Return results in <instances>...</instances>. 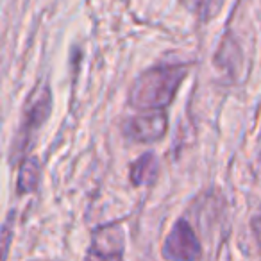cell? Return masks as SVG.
<instances>
[{
    "label": "cell",
    "instance_id": "1",
    "mask_svg": "<svg viewBox=\"0 0 261 261\" xmlns=\"http://www.w3.org/2000/svg\"><path fill=\"white\" fill-rule=\"evenodd\" d=\"M188 75L186 65H158L145 70L133 83L129 104L136 109H163L174 100L179 86Z\"/></svg>",
    "mask_w": 261,
    "mask_h": 261
},
{
    "label": "cell",
    "instance_id": "2",
    "mask_svg": "<svg viewBox=\"0 0 261 261\" xmlns=\"http://www.w3.org/2000/svg\"><path fill=\"white\" fill-rule=\"evenodd\" d=\"M52 108V95L48 84L41 83L40 86L34 88V91L29 95L25 102V108L22 113V122H20L18 136L13 143V154L20 156L31 147L33 140L36 138V133L43 127L45 120L50 115Z\"/></svg>",
    "mask_w": 261,
    "mask_h": 261
},
{
    "label": "cell",
    "instance_id": "3",
    "mask_svg": "<svg viewBox=\"0 0 261 261\" xmlns=\"http://www.w3.org/2000/svg\"><path fill=\"white\" fill-rule=\"evenodd\" d=\"M163 256L168 261H200L202 247L186 218H179L163 243Z\"/></svg>",
    "mask_w": 261,
    "mask_h": 261
},
{
    "label": "cell",
    "instance_id": "4",
    "mask_svg": "<svg viewBox=\"0 0 261 261\" xmlns=\"http://www.w3.org/2000/svg\"><path fill=\"white\" fill-rule=\"evenodd\" d=\"M167 115L158 109H147L142 115L129 118L123 125V133L130 142L136 143H152L158 142L167 133Z\"/></svg>",
    "mask_w": 261,
    "mask_h": 261
},
{
    "label": "cell",
    "instance_id": "5",
    "mask_svg": "<svg viewBox=\"0 0 261 261\" xmlns=\"http://www.w3.org/2000/svg\"><path fill=\"white\" fill-rule=\"evenodd\" d=\"M125 236L118 224H108L93 232L90 250L84 261H122Z\"/></svg>",
    "mask_w": 261,
    "mask_h": 261
},
{
    "label": "cell",
    "instance_id": "6",
    "mask_svg": "<svg viewBox=\"0 0 261 261\" xmlns=\"http://www.w3.org/2000/svg\"><path fill=\"white\" fill-rule=\"evenodd\" d=\"M158 160L154 154H143L130 167V182L135 186L150 185L158 177Z\"/></svg>",
    "mask_w": 261,
    "mask_h": 261
},
{
    "label": "cell",
    "instance_id": "7",
    "mask_svg": "<svg viewBox=\"0 0 261 261\" xmlns=\"http://www.w3.org/2000/svg\"><path fill=\"white\" fill-rule=\"evenodd\" d=\"M41 175V165L36 158H29L22 163L18 170V181H16V188L20 193H31L36 190L38 182H40Z\"/></svg>",
    "mask_w": 261,
    "mask_h": 261
},
{
    "label": "cell",
    "instance_id": "8",
    "mask_svg": "<svg viewBox=\"0 0 261 261\" xmlns=\"http://www.w3.org/2000/svg\"><path fill=\"white\" fill-rule=\"evenodd\" d=\"M181 2L197 18H200L202 22H207L210 18L218 15L225 0H181Z\"/></svg>",
    "mask_w": 261,
    "mask_h": 261
},
{
    "label": "cell",
    "instance_id": "9",
    "mask_svg": "<svg viewBox=\"0 0 261 261\" xmlns=\"http://www.w3.org/2000/svg\"><path fill=\"white\" fill-rule=\"evenodd\" d=\"M252 231H254V236H256L257 247H259V250H261V210L257 211L252 218Z\"/></svg>",
    "mask_w": 261,
    "mask_h": 261
}]
</instances>
